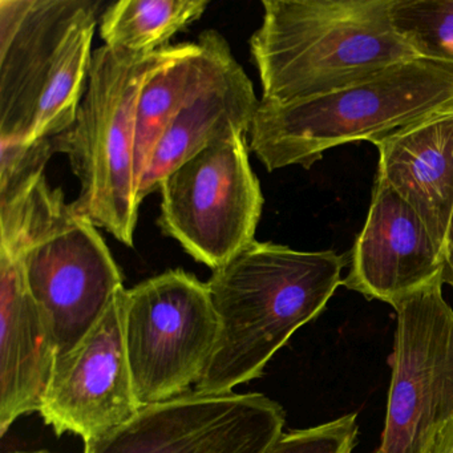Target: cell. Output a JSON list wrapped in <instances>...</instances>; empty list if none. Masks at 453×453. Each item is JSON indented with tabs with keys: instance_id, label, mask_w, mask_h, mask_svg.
<instances>
[{
	"instance_id": "cell-15",
	"label": "cell",
	"mask_w": 453,
	"mask_h": 453,
	"mask_svg": "<svg viewBox=\"0 0 453 453\" xmlns=\"http://www.w3.org/2000/svg\"><path fill=\"white\" fill-rule=\"evenodd\" d=\"M375 147L376 180L416 211L442 254L453 211V108L416 121Z\"/></svg>"
},
{
	"instance_id": "cell-6",
	"label": "cell",
	"mask_w": 453,
	"mask_h": 453,
	"mask_svg": "<svg viewBox=\"0 0 453 453\" xmlns=\"http://www.w3.org/2000/svg\"><path fill=\"white\" fill-rule=\"evenodd\" d=\"M174 51L176 46L150 54L97 49L75 124L67 131L65 153L81 181L73 209L129 248L140 208L134 177L137 102L148 76Z\"/></svg>"
},
{
	"instance_id": "cell-20",
	"label": "cell",
	"mask_w": 453,
	"mask_h": 453,
	"mask_svg": "<svg viewBox=\"0 0 453 453\" xmlns=\"http://www.w3.org/2000/svg\"><path fill=\"white\" fill-rule=\"evenodd\" d=\"M421 453H453V415L434 431Z\"/></svg>"
},
{
	"instance_id": "cell-7",
	"label": "cell",
	"mask_w": 453,
	"mask_h": 453,
	"mask_svg": "<svg viewBox=\"0 0 453 453\" xmlns=\"http://www.w3.org/2000/svg\"><path fill=\"white\" fill-rule=\"evenodd\" d=\"M206 282L168 270L126 290L124 341L142 407L193 391L219 338Z\"/></svg>"
},
{
	"instance_id": "cell-22",
	"label": "cell",
	"mask_w": 453,
	"mask_h": 453,
	"mask_svg": "<svg viewBox=\"0 0 453 453\" xmlns=\"http://www.w3.org/2000/svg\"><path fill=\"white\" fill-rule=\"evenodd\" d=\"M10 453H55V452H50V450L42 449V450H33V452H10Z\"/></svg>"
},
{
	"instance_id": "cell-2",
	"label": "cell",
	"mask_w": 453,
	"mask_h": 453,
	"mask_svg": "<svg viewBox=\"0 0 453 453\" xmlns=\"http://www.w3.org/2000/svg\"><path fill=\"white\" fill-rule=\"evenodd\" d=\"M394 0H264L251 35L262 103L286 105L330 94L418 59L395 30Z\"/></svg>"
},
{
	"instance_id": "cell-5",
	"label": "cell",
	"mask_w": 453,
	"mask_h": 453,
	"mask_svg": "<svg viewBox=\"0 0 453 453\" xmlns=\"http://www.w3.org/2000/svg\"><path fill=\"white\" fill-rule=\"evenodd\" d=\"M0 251L17 257L54 339L57 360L102 319L123 274L88 217L43 185L0 229Z\"/></svg>"
},
{
	"instance_id": "cell-17",
	"label": "cell",
	"mask_w": 453,
	"mask_h": 453,
	"mask_svg": "<svg viewBox=\"0 0 453 453\" xmlns=\"http://www.w3.org/2000/svg\"><path fill=\"white\" fill-rule=\"evenodd\" d=\"M391 18L416 57L453 65V0H394Z\"/></svg>"
},
{
	"instance_id": "cell-18",
	"label": "cell",
	"mask_w": 453,
	"mask_h": 453,
	"mask_svg": "<svg viewBox=\"0 0 453 453\" xmlns=\"http://www.w3.org/2000/svg\"><path fill=\"white\" fill-rule=\"evenodd\" d=\"M67 150V132L31 142L0 140V200L12 197L46 176L47 163Z\"/></svg>"
},
{
	"instance_id": "cell-11",
	"label": "cell",
	"mask_w": 453,
	"mask_h": 453,
	"mask_svg": "<svg viewBox=\"0 0 453 453\" xmlns=\"http://www.w3.org/2000/svg\"><path fill=\"white\" fill-rule=\"evenodd\" d=\"M124 296L126 288L86 338L55 362L39 413L57 436L78 434L91 444L142 408L124 341Z\"/></svg>"
},
{
	"instance_id": "cell-19",
	"label": "cell",
	"mask_w": 453,
	"mask_h": 453,
	"mask_svg": "<svg viewBox=\"0 0 453 453\" xmlns=\"http://www.w3.org/2000/svg\"><path fill=\"white\" fill-rule=\"evenodd\" d=\"M357 413L317 426L283 434L267 453H352L357 437Z\"/></svg>"
},
{
	"instance_id": "cell-16",
	"label": "cell",
	"mask_w": 453,
	"mask_h": 453,
	"mask_svg": "<svg viewBox=\"0 0 453 453\" xmlns=\"http://www.w3.org/2000/svg\"><path fill=\"white\" fill-rule=\"evenodd\" d=\"M209 0H120L100 18V36L112 50L150 54L197 22Z\"/></svg>"
},
{
	"instance_id": "cell-12",
	"label": "cell",
	"mask_w": 453,
	"mask_h": 453,
	"mask_svg": "<svg viewBox=\"0 0 453 453\" xmlns=\"http://www.w3.org/2000/svg\"><path fill=\"white\" fill-rule=\"evenodd\" d=\"M439 278L442 254L426 224L394 189L376 180L342 285L394 306Z\"/></svg>"
},
{
	"instance_id": "cell-14",
	"label": "cell",
	"mask_w": 453,
	"mask_h": 453,
	"mask_svg": "<svg viewBox=\"0 0 453 453\" xmlns=\"http://www.w3.org/2000/svg\"><path fill=\"white\" fill-rule=\"evenodd\" d=\"M0 434L39 412L57 362L54 339L17 257L0 251Z\"/></svg>"
},
{
	"instance_id": "cell-21",
	"label": "cell",
	"mask_w": 453,
	"mask_h": 453,
	"mask_svg": "<svg viewBox=\"0 0 453 453\" xmlns=\"http://www.w3.org/2000/svg\"><path fill=\"white\" fill-rule=\"evenodd\" d=\"M442 282L453 288V211L442 246Z\"/></svg>"
},
{
	"instance_id": "cell-4",
	"label": "cell",
	"mask_w": 453,
	"mask_h": 453,
	"mask_svg": "<svg viewBox=\"0 0 453 453\" xmlns=\"http://www.w3.org/2000/svg\"><path fill=\"white\" fill-rule=\"evenodd\" d=\"M100 0H0V140L73 128L88 83Z\"/></svg>"
},
{
	"instance_id": "cell-10",
	"label": "cell",
	"mask_w": 453,
	"mask_h": 453,
	"mask_svg": "<svg viewBox=\"0 0 453 453\" xmlns=\"http://www.w3.org/2000/svg\"><path fill=\"white\" fill-rule=\"evenodd\" d=\"M285 421L282 405L258 392L190 391L140 408L83 453H267Z\"/></svg>"
},
{
	"instance_id": "cell-13",
	"label": "cell",
	"mask_w": 453,
	"mask_h": 453,
	"mask_svg": "<svg viewBox=\"0 0 453 453\" xmlns=\"http://www.w3.org/2000/svg\"><path fill=\"white\" fill-rule=\"evenodd\" d=\"M253 84L219 34L216 57L205 81L188 100L158 142L140 182L137 200L160 190L164 180L206 148L248 134L258 110Z\"/></svg>"
},
{
	"instance_id": "cell-8",
	"label": "cell",
	"mask_w": 453,
	"mask_h": 453,
	"mask_svg": "<svg viewBox=\"0 0 453 453\" xmlns=\"http://www.w3.org/2000/svg\"><path fill=\"white\" fill-rule=\"evenodd\" d=\"M249 150L246 134L222 140L161 184V230L213 272L256 241L265 198Z\"/></svg>"
},
{
	"instance_id": "cell-3",
	"label": "cell",
	"mask_w": 453,
	"mask_h": 453,
	"mask_svg": "<svg viewBox=\"0 0 453 453\" xmlns=\"http://www.w3.org/2000/svg\"><path fill=\"white\" fill-rule=\"evenodd\" d=\"M453 108V65L413 59L291 104L259 100L249 148L269 172L309 169L325 152L384 137Z\"/></svg>"
},
{
	"instance_id": "cell-9",
	"label": "cell",
	"mask_w": 453,
	"mask_h": 453,
	"mask_svg": "<svg viewBox=\"0 0 453 453\" xmlns=\"http://www.w3.org/2000/svg\"><path fill=\"white\" fill-rule=\"evenodd\" d=\"M442 278L395 303L391 384L380 445L372 453H421L453 415V309Z\"/></svg>"
},
{
	"instance_id": "cell-1",
	"label": "cell",
	"mask_w": 453,
	"mask_h": 453,
	"mask_svg": "<svg viewBox=\"0 0 453 453\" xmlns=\"http://www.w3.org/2000/svg\"><path fill=\"white\" fill-rule=\"evenodd\" d=\"M347 258L253 241L208 280L219 317L216 347L193 391L234 392L258 379L272 357L322 314L343 283Z\"/></svg>"
}]
</instances>
